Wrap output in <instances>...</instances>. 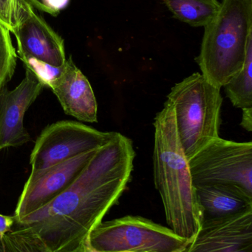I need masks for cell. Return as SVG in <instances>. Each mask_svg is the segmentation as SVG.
Wrapping results in <instances>:
<instances>
[{
  "label": "cell",
  "instance_id": "obj_1",
  "mask_svg": "<svg viewBox=\"0 0 252 252\" xmlns=\"http://www.w3.org/2000/svg\"><path fill=\"white\" fill-rule=\"evenodd\" d=\"M135 157L131 139L113 132L64 192L15 220L12 229L35 234L53 252H83L93 229L127 189Z\"/></svg>",
  "mask_w": 252,
  "mask_h": 252
},
{
  "label": "cell",
  "instance_id": "obj_2",
  "mask_svg": "<svg viewBox=\"0 0 252 252\" xmlns=\"http://www.w3.org/2000/svg\"><path fill=\"white\" fill-rule=\"evenodd\" d=\"M153 176L169 228L192 241L202 224V215L188 160L178 134L174 109L167 100L155 118Z\"/></svg>",
  "mask_w": 252,
  "mask_h": 252
},
{
  "label": "cell",
  "instance_id": "obj_3",
  "mask_svg": "<svg viewBox=\"0 0 252 252\" xmlns=\"http://www.w3.org/2000/svg\"><path fill=\"white\" fill-rule=\"evenodd\" d=\"M204 28L195 61L205 79L221 89L244 66L252 41V0H223Z\"/></svg>",
  "mask_w": 252,
  "mask_h": 252
},
{
  "label": "cell",
  "instance_id": "obj_4",
  "mask_svg": "<svg viewBox=\"0 0 252 252\" xmlns=\"http://www.w3.org/2000/svg\"><path fill=\"white\" fill-rule=\"evenodd\" d=\"M174 109L180 145L187 160L219 136L220 89L199 72L176 84L167 96Z\"/></svg>",
  "mask_w": 252,
  "mask_h": 252
},
{
  "label": "cell",
  "instance_id": "obj_5",
  "mask_svg": "<svg viewBox=\"0 0 252 252\" xmlns=\"http://www.w3.org/2000/svg\"><path fill=\"white\" fill-rule=\"evenodd\" d=\"M142 216L101 222L90 234V247L101 252H183L192 242Z\"/></svg>",
  "mask_w": 252,
  "mask_h": 252
},
{
  "label": "cell",
  "instance_id": "obj_6",
  "mask_svg": "<svg viewBox=\"0 0 252 252\" xmlns=\"http://www.w3.org/2000/svg\"><path fill=\"white\" fill-rule=\"evenodd\" d=\"M192 183L233 187L252 196V142L217 138L188 160Z\"/></svg>",
  "mask_w": 252,
  "mask_h": 252
},
{
  "label": "cell",
  "instance_id": "obj_7",
  "mask_svg": "<svg viewBox=\"0 0 252 252\" xmlns=\"http://www.w3.org/2000/svg\"><path fill=\"white\" fill-rule=\"evenodd\" d=\"M112 132H103L74 121L47 126L38 136L31 154V175L103 146Z\"/></svg>",
  "mask_w": 252,
  "mask_h": 252
},
{
  "label": "cell",
  "instance_id": "obj_8",
  "mask_svg": "<svg viewBox=\"0 0 252 252\" xmlns=\"http://www.w3.org/2000/svg\"><path fill=\"white\" fill-rule=\"evenodd\" d=\"M17 43L18 53L22 62L29 60L60 67L66 62L65 44L34 7L22 0L13 31Z\"/></svg>",
  "mask_w": 252,
  "mask_h": 252
},
{
  "label": "cell",
  "instance_id": "obj_9",
  "mask_svg": "<svg viewBox=\"0 0 252 252\" xmlns=\"http://www.w3.org/2000/svg\"><path fill=\"white\" fill-rule=\"evenodd\" d=\"M96 150L30 175L15 209V220L39 210L64 192L78 177Z\"/></svg>",
  "mask_w": 252,
  "mask_h": 252
},
{
  "label": "cell",
  "instance_id": "obj_10",
  "mask_svg": "<svg viewBox=\"0 0 252 252\" xmlns=\"http://www.w3.org/2000/svg\"><path fill=\"white\" fill-rule=\"evenodd\" d=\"M183 252H252V207L203 220L196 236Z\"/></svg>",
  "mask_w": 252,
  "mask_h": 252
},
{
  "label": "cell",
  "instance_id": "obj_11",
  "mask_svg": "<svg viewBox=\"0 0 252 252\" xmlns=\"http://www.w3.org/2000/svg\"><path fill=\"white\" fill-rule=\"evenodd\" d=\"M26 69L25 78L13 90L0 91V151L31 140L24 126L25 112L41 94L44 86L35 73Z\"/></svg>",
  "mask_w": 252,
  "mask_h": 252
},
{
  "label": "cell",
  "instance_id": "obj_12",
  "mask_svg": "<svg viewBox=\"0 0 252 252\" xmlns=\"http://www.w3.org/2000/svg\"><path fill=\"white\" fill-rule=\"evenodd\" d=\"M48 87L67 115L84 122H98L97 101L93 88L72 58L67 59L60 75Z\"/></svg>",
  "mask_w": 252,
  "mask_h": 252
},
{
  "label": "cell",
  "instance_id": "obj_13",
  "mask_svg": "<svg viewBox=\"0 0 252 252\" xmlns=\"http://www.w3.org/2000/svg\"><path fill=\"white\" fill-rule=\"evenodd\" d=\"M195 190L202 221L232 216L252 207V195L233 187H197Z\"/></svg>",
  "mask_w": 252,
  "mask_h": 252
},
{
  "label": "cell",
  "instance_id": "obj_14",
  "mask_svg": "<svg viewBox=\"0 0 252 252\" xmlns=\"http://www.w3.org/2000/svg\"><path fill=\"white\" fill-rule=\"evenodd\" d=\"M164 4L180 22L192 27H204L220 8L217 0H164Z\"/></svg>",
  "mask_w": 252,
  "mask_h": 252
},
{
  "label": "cell",
  "instance_id": "obj_15",
  "mask_svg": "<svg viewBox=\"0 0 252 252\" xmlns=\"http://www.w3.org/2000/svg\"><path fill=\"white\" fill-rule=\"evenodd\" d=\"M223 87L233 106L241 109L252 108V41L242 69Z\"/></svg>",
  "mask_w": 252,
  "mask_h": 252
},
{
  "label": "cell",
  "instance_id": "obj_16",
  "mask_svg": "<svg viewBox=\"0 0 252 252\" xmlns=\"http://www.w3.org/2000/svg\"><path fill=\"white\" fill-rule=\"evenodd\" d=\"M16 58L10 31L0 22V91L7 86L14 74Z\"/></svg>",
  "mask_w": 252,
  "mask_h": 252
},
{
  "label": "cell",
  "instance_id": "obj_17",
  "mask_svg": "<svg viewBox=\"0 0 252 252\" xmlns=\"http://www.w3.org/2000/svg\"><path fill=\"white\" fill-rule=\"evenodd\" d=\"M6 252H35L31 237L28 232L11 229L3 237Z\"/></svg>",
  "mask_w": 252,
  "mask_h": 252
},
{
  "label": "cell",
  "instance_id": "obj_18",
  "mask_svg": "<svg viewBox=\"0 0 252 252\" xmlns=\"http://www.w3.org/2000/svg\"><path fill=\"white\" fill-rule=\"evenodd\" d=\"M22 0H0V22L12 32L19 14Z\"/></svg>",
  "mask_w": 252,
  "mask_h": 252
},
{
  "label": "cell",
  "instance_id": "obj_19",
  "mask_svg": "<svg viewBox=\"0 0 252 252\" xmlns=\"http://www.w3.org/2000/svg\"><path fill=\"white\" fill-rule=\"evenodd\" d=\"M69 0H44V4L47 7L48 13L57 15L60 10L65 7Z\"/></svg>",
  "mask_w": 252,
  "mask_h": 252
},
{
  "label": "cell",
  "instance_id": "obj_20",
  "mask_svg": "<svg viewBox=\"0 0 252 252\" xmlns=\"http://www.w3.org/2000/svg\"><path fill=\"white\" fill-rule=\"evenodd\" d=\"M25 232H28L29 234L30 237H31V241H32L35 252H53L52 251L51 249L39 237L37 236L35 234L28 232V231H25Z\"/></svg>",
  "mask_w": 252,
  "mask_h": 252
},
{
  "label": "cell",
  "instance_id": "obj_21",
  "mask_svg": "<svg viewBox=\"0 0 252 252\" xmlns=\"http://www.w3.org/2000/svg\"><path fill=\"white\" fill-rule=\"evenodd\" d=\"M15 223L13 216H4L0 214V235L4 236L6 233L10 232Z\"/></svg>",
  "mask_w": 252,
  "mask_h": 252
},
{
  "label": "cell",
  "instance_id": "obj_22",
  "mask_svg": "<svg viewBox=\"0 0 252 252\" xmlns=\"http://www.w3.org/2000/svg\"><path fill=\"white\" fill-rule=\"evenodd\" d=\"M242 121L241 126L247 131H252V108L242 109Z\"/></svg>",
  "mask_w": 252,
  "mask_h": 252
},
{
  "label": "cell",
  "instance_id": "obj_23",
  "mask_svg": "<svg viewBox=\"0 0 252 252\" xmlns=\"http://www.w3.org/2000/svg\"><path fill=\"white\" fill-rule=\"evenodd\" d=\"M33 7L38 9V10H41V11L48 13L47 7L44 4V0H26Z\"/></svg>",
  "mask_w": 252,
  "mask_h": 252
},
{
  "label": "cell",
  "instance_id": "obj_24",
  "mask_svg": "<svg viewBox=\"0 0 252 252\" xmlns=\"http://www.w3.org/2000/svg\"><path fill=\"white\" fill-rule=\"evenodd\" d=\"M2 235H0V252H1V245H2V239H3Z\"/></svg>",
  "mask_w": 252,
  "mask_h": 252
},
{
  "label": "cell",
  "instance_id": "obj_25",
  "mask_svg": "<svg viewBox=\"0 0 252 252\" xmlns=\"http://www.w3.org/2000/svg\"><path fill=\"white\" fill-rule=\"evenodd\" d=\"M1 252H6L5 247H4V244L2 242V245H1Z\"/></svg>",
  "mask_w": 252,
  "mask_h": 252
}]
</instances>
